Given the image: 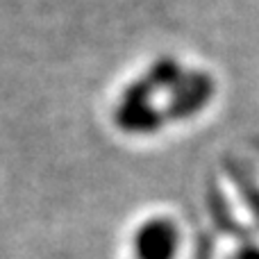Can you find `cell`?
Here are the masks:
<instances>
[{
	"mask_svg": "<svg viewBox=\"0 0 259 259\" xmlns=\"http://www.w3.org/2000/svg\"><path fill=\"white\" fill-rule=\"evenodd\" d=\"M157 89L146 75L130 82L114 112V123L127 134H152L166 125L159 107L152 103Z\"/></svg>",
	"mask_w": 259,
	"mask_h": 259,
	"instance_id": "cell-1",
	"label": "cell"
},
{
	"mask_svg": "<svg viewBox=\"0 0 259 259\" xmlns=\"http://www.w3.org/2000/svg\"><path fill=\"white\" fill-rule=\"evenodd\" d=\"M166 96L168 103L161 109L164 121H187L207 107L214 96V80L205 71H184L182 77L166 91Z\"/></svg>",
	"mask_w": 259,
	"mask_h": 259,
	"instance_id": "cell-2",
	"label": "cell"
},
{
	"mask_svg": "<svg viewBox=\"0 0 259 259\" xmlns=\"http://www.w3.org/2000/svg\"><path fill=\"white\" fill-rule=\"evenodd\" d=\"M180 234L173 221L152 219L139 228L134 237L137 259H173L178 252Z\"/></svg>",
	"mask_w": 259,
	"mask_h": 259,
	"instance_id": "cell-3",
	"label": "cell"
},
{
	"mask_svg": "<svg viewBox=\"0 0 259 259\" xmlns=\"http://www.w3.org/2000/svg\"><path fill=\"white\" fill-rule=\"evenodd\" d=\"M234 259H259V248H255V246L241 248V250L237 252V257H234Z\"/></svg>",
	"mask_w": 259,
	"mask_h": 259,
	"instance_id": "cell-4",
	"label": "cell"
}]
</instances>
